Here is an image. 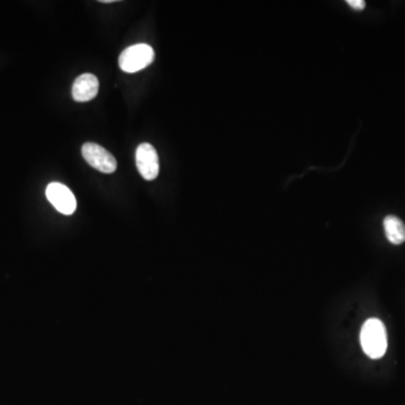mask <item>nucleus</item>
I'll return each mask as SVG.
<instances>
[{
  "label": "nucleus",
  "mask_w": 405,
  "mask_h": 405,
  "mask_svg": "<svg viewBox=\"0 0 405 405\" xmlns=\"http://www.w3.org/2000/svg\"><path fill=\"white\" fill-rule=\"evenodd\" d=\"M47 197L56 211L64 215H71L77 208L76 197L66 185L51 183L47 187Z\"/></svg>",
  "instance_id": "obj_5"
},
{
  "label": "nucleus",
  "mask_w": 405,
  "mask_h": 405,
  "mask_svg": "<svg viewBox=\"0 0 405 405\" xmlns=\"http://www.w3.org/2000/svg\"><path fill=\"white\" fill-rule=\"evenodd\" d=\"M82 157L93 168L102 174H113L117 168V161L111 152L98 146L97 143L88 142L82 146Z\"/></svg>",
  "instance_id": "obj_3"
},
{
  "label": "nucleus",
  "mask_w": 405,
  "mask_h": 405,
  "mask_svg": "<svg viewBox=\"0 0 405 405\" xmlns=\"http://www.w3.org/2000/svg\"><path fill=\"white\" fill-rule=\"evenodd\" d=\"M137 170L146 181H155L159 175V157L155 148L149 143H142L135 153Z\"/></svg>",
  "instance_id": "obj_4"
},
{
  "label": "nucleus",
  "mask_w": 405,
  "mask_h": 405,
  "mask_svg": "<svg viewBox=\"0 0 405 405\" xmlns=\"http://www.w3.org/2000/svg\"><path fill=\"white\" fill-rule=\"evenodd\" d=\"M347 3L355 10H362L366 6L364 0H348Z\"/></svg>",
  "instance_id": "obj_8"
},
{
  "label": "nucleus",
  "mask_w": 405,
  "mask_h": 405,
  "mask_svg": "<svg viewBox=\"0 0 405 405\" xmlns=\"http://www.w3.org/2000/svg\"><path fill=\"white\" fill-rule=\"evenodd\" d=\"M155 61V51L148 44H135L123 51L119 59L120 68L124 72L135 73L146 69Z\"/></svg>",
  "instance_id": "obj_2"
},
{
  "label": "nucleus",
  "mask_w": 405,
  "mask_h": 405,
  "mask_svg": "<svg viewBox=\"0 0 405 405\" xmlns=\"http://www.w3.org/2000/svg\"><path fill=\"white\" fill-rule=\"evenodd\" d=\"M115 0H102L100 3H114Z\"/></svg>",
  "instance_id": "obj_9"
},
{
  "label": "nucleus",
  "mask_w": 405,
  "mask_h": 405,
  "mask_svg": "<svg viewBox=\"0 0 405 405\" xmlns=\"http://www.w3.org/2000/svg\"><path fill=\"white\" fill-rule=\"evenodd\" d=\"M385 234L393 245H402L405 242V224L402 220L394 215H388L384 220Z\"/></svg>",
  "instance_id": "obj_7"
},
{
  "label": "nucleus",
  "mask_w": 405,
  "mask_h": 405,
  "mask_svg": "<svg viewBox=\"0 0 405 405\" xmlns=\"http://www.w3.org/2000/svg\"><path fill=\"white\" fill-rule=\"evenodd\" d=\"M360 344L369 358H382L388 350V333L382 321L369 319L365 322L360 333Z\"/></svg>",
  "instance_id": "obj_1"
},
{
  "label": "nucleus",
  "mask_w": 405,
  "mask_h": 405,
  "mask_svg": "<svg viewBox=\"0 0 405 405\" xmlns=\"http://www.w3.org/2000/svg\"><path fill=\"white\" fill-rule=\"evenodd\" d=\"M100 82L91 73H85L75 80L72 86L73 100L78 102H89L97 96Z\"/></svg>",
  "instance_id": "obj_6"
}]
</instances>
